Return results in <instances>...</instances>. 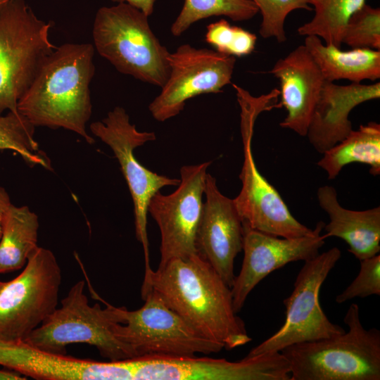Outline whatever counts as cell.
<instances>
[{"label": "cell", "mask_w": 380, "mask_h": 380, "mask_svg": "<svg viewBox=\"0 0 380 380\" xmlns=\"http://www.w3.org/2000/svg\"><path fill=\"white\" fill-rule=\"evenodd\" d=\"M62 275L53 253L38 246L23 270L0 281V342H23L56 309Z\"/></svg>", "instance_id": "obj_9"}, {"label": "cell", "mask_w": 380, "mask_h": 380, "mask_svg": "<svg viewBox=\"0 0 380 380\" xmlns=\"http://www.w3.org/2000/svg\"><path fill=\"white\" fill-rule=\"evenodd\" d=\"M205 39L220 53L241 57L253 51L257 36L221 19L207 26Z\"/></svg>", "instance_id": "obj_27"}, {"label": "cell", "mask_w": 380, "mask_h": 380, "mask_svg": "<svg viewBox=\"0 0 380 380\" xmlns=\"http://www.w3.org/2000/svg\"><path fill=\"white\" fill-rule=\"evenodd\" d=\"M317 165L334 179L347 165L359 163L368 165L369 173L380 174V125L369 122L352 130L343 139L324 152Z\"/></svg>", "instance_id": "obj_22"}, {"label": "cell", "mask_w": 380, "mask_h": 380, "mask_svg": "<svg viewBox=\"0 0 380 380\" xmlns=\"http://www.w3.org/2000/svg\"><path fill=\"white\" fill-rule=\"evenodd\" d=\"M211 161L184 165L180 169V182L170 194L160 191L150 200L148 213L160 232L162 265L174 258L197 254L196 236L203 210V196L207 170Z\"/></svg>", "instance_id": "obj_13"}, {"label": "cell", "mask_w": 380, "mask_h": 380, "mask_svg": "<svg viewBox=\"0 0 380 380\" xmlns=\"http://www.w3.org/2000/svg\"><path fill=\"white\" fill-rule=\"evenodd\" d=\"M342 44L351 49L380 50V9L365 4L349 19Z\"/></svg>", "instance_id": "obj_28"}, {"label": "cell", "mask_w": 380, "mask_h": 380, "mask_svg": "<svg viewBox=\"0 0 380 380\" xmlns=\"http://www.w3.org/2000/svg\"><path fill=\"white\" fill-rule=\"evenodd\" d=\"M315 15L298 29L301 36H317L325 44L341 47L346 25L366 0H308Z\"/></svg>", "instance_id": "obj_24"}, {"label": "cell", "mask_w": 380, "mask_h": 380, "mask_svg": "<svg viewBox=\"0 0 380 380\" xmlns=\"http://www.w3.org/2000/svg\"><path fill=\"white\" fill-rule=\"evenodd\" d=\"M1 366L38 380H110L109 361L57 355L25 342L6 343Z\"/></svg>", "instance_id": "obj_19"}, {"label": "cell", "mask_w": 380, "mask_h": 380, "mask_svg": "<svg viewBox=\"0 0 380 380\" xmlns=\"http://www.w3.org/2000/svg\"><path fill=\"white\" fill-rule=\"evenodd\" d=\"M128 380H256L255 358L232 362L208 357L147 355L126 360Z\"/></svg>", "instance_id": "obj_16"}, {"label": "cell", "mask_w": 380, "mask_h": 380, "mask_svg": "<svg viewBox=\"0 0 380 380\" xmlns=\"http://www.w3.org/2000/svg\"></svg>", "instance_id": "obj_35"}, {"label": "cell", "mask_w": 380, "mask_h": 380, "mask_svg": "<svg viewBox=\"0 0 380 380\" xmlns=\"http://www.w3.org/2000/svg\"><path fill=\"white\" fill-rule=\"evenodd\" d=\"M91 132L107 144L118 160L134 204L135 233L141 243L145 258V272L151 268L147 234L148 207L152 196L160 189L178 186L180 179L158 175L142 165L134 149L155 141L153 132H140L131 124L129 116L120 106L109 111L106 118L89 125Z\"/></svg>", "instance_id": "obj_11"}, {"label": "cell", "mask_w": 380, "mask_h": 380, "mask_svg": "<svg viewBox=\"0 0 380 380\" xmlns=\"http://www.w3.org/2000/svg\"><path fill=\"white\" fill-rule=\"evenodd\" d=\"M34 131L35 127L18 111L0 115V149L18 153L31 166L40 165L50 170V160L39 149Z\"/></svg>", "instance_id": "obj_26"}, {"label": "cell", "mask_w": 380, "mask_h": 380, "mask_svg": "<svg viewBox=\"0 0 380 380\" xmlns=\"http://www.w3.org/2000/svg\"><path fill=\"white\" fill-rule=\"evenodd\" d=\"M95 49L89 43H65L46 58L18 102V111L35 127L63 128L94 143L87 131L92 104Z\"/></svg>", "instance_id": "obj_2"}, {"label": "cell", "mask_w": 380, "mask_h": 380, "mask_svg": "<svg viewBox=\"0 0 380 380\" xmlns=\"http://www.w3.org/2000/svg\"><path fill=\"white\" fill-rule=\"evenodd\" d=\"M270 72L279 81V104L287 113L280 126L306 136L325 81L319 68L303 44L278 59Z\"/></svg>", "instance_id": "obj_17"}, {"label": "cell", "mask_w": 380, "mask_h": 380, "mask_svg": "<svg viewBox=\"0 0 380 380\" xmlns=\"http://www.w3.org/2000/svg\"><path fill=\"white\" fill-rule=\"evenodd\" d=\"M320 208L329 217L324 225L326 238L335 236L348 245V252L359 260L380 252V207L365 210H348L341 205L334 186L324 185L317 190Z\"/></svg>", "instance_id": "obj_20"}, {"label": "cell", "mask_w": 380, "mask_h": 380, "mask_svg": "<svg viewBox=\"0 0 380 380\" xmlns=\"http://www.w3.org/2000/svg\"><path fill=\"white\" fill-rule=\"evenodd\" d=\"M348 331L281 350L290 366V380H379L380 331L366 329L358 305L343 318Z\"/></svg>", "instance_id": "obj_3"}, {"label": "cell", "mask_w": 380, "mask_h": 380, "mask_svg": "<svg viewBox=\"0 0 380 380\" xmlns=\"http://www.w3.org/2000/svg\"><path fill=\"white\" fill-rule=\"evenodd\" d=\"M358 274L351 284L336 297V302L343 303L355 298H364L380 295V255L360 260Z\"/></svg>", "instance_id": "obj_30"}, {"label": "cell", "mask_w": 380, "mask_h": 380, "mask_svg": "<svg viewBox=\"0 0 380 380\" xmlns=\"http://www.w3.org/2000/svg\"><path fill=\"white\" fill-rule=\"evenodd\" d=\"M304 45L319 68L325 80H347L360 83L380 78V50L352 49L342 51L324 44L317 36H306Z\"/></svg>", "instance_id": "obj_21"}, {"label": "cell", "mask_w": 380, "mask_h": 380, "mask_svg": "<svg viewBox=\"0 0 380 380\" xmlns=\"http://www.w3.org/2000/svg\"><path fill=\"white\" fill-rule=\"evenodd\" d=\"M11 204L8 194L4 188L0 186V239L1 236L3 218Z\"/></svg>", "instance_id": "obj_32"}, {"label": "cell", "mask_w": 380, "mask_h": 380, "mask_svg": "<svg viewBox=\"0 0 380 380\" xmlns=\"http://www.w3.org/2000/svg\"><path fill=\"white\" fill-rule=\"evenodd\" d=\"M262 15L260 34L264 39L274 38L279 43L286 41L284 22L293 11H312L308 0H251Z\"/></svg>", "instance_id": "obj_29"}, {"label": "cell", "mask_w": 380, "mask_h": 380, "mask_svg": "<svg viewBox=\"0 0 380 380\" xmlns=\"http://www.w3.org/2000/svg\"><path fill=\"white\" fill-rule=\"evenodd\" d=\"M380 97V82H351L338 85L325 80L314 108L307 137L310 144L323 153L343 139L352 130L349 114L357 106Z\"/></svg>", "instance_id": "obj_18"}, {"label": "cell", "mask_w": 380, "mask_h": 380, "mask_svg": "<svg viewBox=\"0 0 380 380\" xmlns=\"http://www.w3.org/2000/svg\"><path fill=\"white\" fill-rule=\"evenodd\" d=\"M205 201L196 236L198 254L208 262L231 288L234 263L243 249V224L234 200L223 195L208 173Z\"/></svg>", "instance_id": "obj_15"}, {"label": "cell", "mask_w": 380, "mask_h": 380, "mask_svg": "<svg viewBox=\"0 0 380 380\" xmlns=\"http://www.w3.org/2000/svg\"><path fill=\"white\" fill-rule=\"evenodd\" d=\"M91 295L106 305L89 304L84 293L85 281L80 280L69 290L56 309L23 341L37 349L66 355V348L74 343L95 346L109 361L137 357L134 350L114 332L116 320L110 304L102 299L87 280Z\"/></svg>", "instance_id": "obj_6"}, {"label": "cell", "mask_w": 380, "mask_h": 380, "mask_svg": "<svg viewBox=\"0 0 380 380\" xmlns=\"http://www.w3.org/2000/svg\"><path fill=\"white\" fill-rule=\"evenodd\" d=\"M153 289L205 337L232 350L251 341L234 310L231 288L199 254L174 258L145 272L141 293Z\"/></svg>", "instance_id": "obj_1"}, {"label": "cell", "mask_w": 380, "mask_h": 380, "mask_svg": "<svg viewBox=\"0 0 380 380\" xmlns=\"http://www.w3.org/2000/svg\"><path fill=\"white\" fill-rule=\"evenodd\" d=\"M39 219L27 205H10L2 222L0 274L22 269L38 247Z\"/></svg>", "instance_id": "obj_23"}, {"label": "cell", "mask_w": 380, "mask_h": 380, "mask_svg": "<svg viewBox=\"0 0 380 380\" xmlns=\"http://www.w3.org/2000/svg\"><path fill=\"white\" fill-rule=\"evenodd\" d=\"M148 16L126 3L97 11L94 47L120 72L162 87L170 74V51L152 31Z\"/></svg>", "instance_id": "obj_5"}, {"label": "cell", "mask_w": 380, "mask_h": 380, "mask_svg": "<svg viewBox=\"0 0 380 380\" xmlns=\"http://www.w3.org/2000/svg\"><path fill=\"white\" fill-rule=\"evenodd\" d=\"M27 377L21 374L11 370H5L0 369V380H25Z\"/></svg>", "instance_id": "obj_33"}, {"label": "cell", "mask_w": 380, "mask_h": 380, "mask_svg": "<svg viewBox=\"0 0 380 380\" xmlns=\"http://www.w3.org/2000/svg\"><path fill=\"white\" fill-rule=\"evenodd\" d=\"M141 298L144 304L136 310L110 305L118 321L114 332L137 357L196 356L198 353H218L224 348L194 329L153 289L148 290Z\"/></svg>", "instance_id": "obj_8"}, {"label": "cell", "mask_w": 380, "mask_h": 380, "mask_svg": "<svg viewBox=\"0 0 380 380\" xmlns=\"http://www.w3.org/2000/svg\"><path fill=\"white\" fill-rule=\"evenodd\" d=\"M232 86L241 108L243 154L239 175L241 189L233 200L242 224L279 237L296 238L313 234L315 229L308 228L293 216L277 189L260 172L253 154L255 120L261 113L279 108V90L274 89L267 94L255 97L235 84Z\"/></svg>", "instance_id": "obj_4"}, {"label": "cell", "mask_w": 380, "mask_h": 380, "mask_svg": "<svg viewBox=\"0 0 380 380\" xmlns=\"http://www.w3.org/2000/svg\"><path fill=\"white\" fill-rule=\"evenodd\" d=\"M170 74L160 93L150 103L153 118L165 122L179 114L186 102L204 94H217L231 84L236 58L189 44L169 55Z\"/></svg>", "instance_id": "obj_12"}, {"label": "cell", "mask_w": 380, "mask_h": 380, "mask_svg": "<svg viewBox=\"0 0 380 380\" xmlns=\"http://www.w3.org/2000/svg\"><path fill=\"white\" fill-rule=\"evenodd\" d=\"M9 0H0V10L8 2Z\"/></svg>", "instance_id": "obj_34"}, {"label": "cell", "mask_w": 380, "mask_h": 380, "mask_svg": "<svg viewBox=\"0 0 380 380\" xmlns=\"http://www.w3.org/2000/svg\"><path fill=\"white\" fill-rule=\"evenodd\" d=\"M116 4L126 3L128 4L142 12L148 17L152 15L154 9V4L156 0H111Z\"/></svg>", "instance_id": "obj_31"}, {"label": "cell", "mask_w": 380, "mask_h": 380, "mask_svg": "<svg viewBox=\"0 0 380 380\" xmlns=\"http://www.w3.org/2000/svg\"><path fill=\"white\" fill-rule=\"evenodd\" d=\"M258 12L251 0H184L170 31L173 36L179 37L194 23L211 16L222 15L234 21H246Z\"/></svg>", "instance_id": "obj_25"}, {"label": "cell", "mask_w": 380, "mask_h": 380, "mask_svg": "<svg viewBox=\"0 0 380 380\" xmlns=\"http://www.w3.org/2000/svg\"><path fill=\"white\" fill-rule=\"evenodd\" d=\"M51 27L24 0H9L0 10V115L18 111L19 99L56 47Z\"/></svg>", "instance_id": "obj_7"}, {"label": "cell", "mask_w": 380, "mask_h": 380, "mask_svg": "<svg viewBox=\"0 0 380 380\" xmlns=\"http://www.w3.org/2000/svg\"><path fill=\"white\" fill-rule=\"evenodd\" d=\"M341 256L333 247L304 261L291 295L284 299L286 318L273 335L253 348L246 357L281 352L293 344L330 338L346 331L332 323L322 310L319 294L321 286Z\"/></svg>", "instance_id": "obj_10"}, {"label": "cell", "mask_w": 380, "mask_h": 380, "mask_svg": "<svg viewBox=\"0 0 380 380\" xmlns=\"http://www.w3.org/2000/svg\"><path fill=\"white\" fill-rule=\"evenodd\" d=\"M324 225L323 221L318 222L312 235L284 238L243 224V260L231 287L234 311H241L251 291L269 274L289 262L306 261L317 255L327 239L321 234Z\"/></svg>", "instance_id": "obj_14"}]
</instances>
